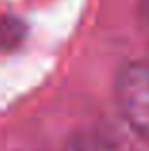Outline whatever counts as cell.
<instances>
[{"label":"cell","mask_w":149,"mask_h":151,"mask_svg":"<svg viewBox=\"0 0 149 151\" xmlns=\"http://www.w3.org/2000/svg\"><path fill=\"white\" fill-rule=\"evenodd\" d=\"M115 98L126 124L149 140V61H128L117 73Z\"/></svg>","instance_id":"cell-1"},{"label":"cell","mask_w":149,"mask_h":151,"mask_svg":"<svg viewBox=\"0 0 149 151\" xmlns=\"http://www.w3.org/2000/svg\"><path fill=\"white\" fill-rule=\"evenodd\" d=\"M138 19L143 33L149 37V0H138Z\"/></svg>","instance_id":"cell-3"},{"label":"cell","mask_w":149,"mask_h":151,"mask_svg":"<svg viewBox=\"0 0 149 151\" xmlns=\"http://www.w3.org/2000/svg\"><path fill=\"white\" fill-rule=\"evenodd\" d=\"M67 151H120L115 142H111L107 136L97 132H77L69 138Z\"/></svg>","instance_id":"cell-2"}]
</instances>
